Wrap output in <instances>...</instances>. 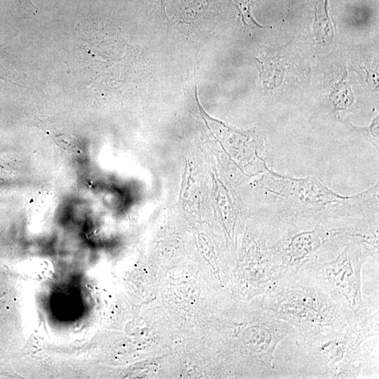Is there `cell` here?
I'll use <instances>...</instances> for the list:
<instances>
[{
  "mask_svg": "<svg viewBox=\"0 0 379 379\" xmlns=\"http://www.w3.org/2000/svg\"><path fill=\"white\" fill-rule=\"evenodd\" d=\"M378 310L366 318L335 329L297 336L294 359L303 368L305 378H359L363 371L362 345L378 336Z\"/></svg>",
  "mask_w": 379,
  "mask_h": 379,
  "instance_id": "1",
  "label": "cell"
},
{
  "mask_svg": "<svg viewBox=\"0 0 379 379\" xmlns=\"http://www.w3.org/2000/svg\"><path fill=\"white\" fill-rule=\"evenodd\" d=\"M257 185L280 201L284 214L340 220L363 216L378 207V184L354 195L342 196L314 176L295 178L266 166Z\"/></svg>",
  "mask_w": 379,
  "mask_h": 379,
  "instance_id": "2",
  "label": "cell"
},
{
  "mask_svg": "<svg viewBox=\"0 0 379 379\" xmlns=\"http://www.w3.org/2000/svg\"><path fill=\"white\" fill-rule=\"evenodd\" d=\"M263 230L281 279L295 277L322 253L347 244L338 222L322 216L281 213L274 225Z\"/></svg>",
  "mask_w": 379,
  "mask_h": 379,
  "instance_id": "3",
  "label": "cell"
},
{
  "mask_svg": "<svg viewBox=\"0 0 379 379\" xmlns=\"http://www.w3.org/2000/svg\"><path fill=\"white\" fill-rule=\"evenodd\" d=\"M261 304L273 317L293 326L297 336L352 324L323 290L295 277L280 279L262 295Z\"/></svg>",
  "mask_w": 379,
  "mask_h": 379,
  "instance_id": "4",
  "label": "cell"
},
{
  "mask_svg": "<svg viewBox=\"0 0 379 379\" xmlns=\"http://www.w3.org/2000/svg\"><path fill=\"white\" fill-rule=\"evenodd\" d=\"M333 260L306 265L295 276L323 290L354 323L366 318L368 310L362 296L361 271L370 257L359 243L351 241Z\"/></svg>",
  "mask_w": 379,
  "mask_h": 379,
  "instance_id": "5",
  "label": "cell"
},
{
  "mask_svg": "<svg viewBox=\"0 0 379 379\" xmlns=\"http://www.w3.org/2000/svg\"><path fill=\"white\" fill-rule=\"evenodd\" d=\"M246 240L239 289L247 297L263 295L281 279L280 267L269 248L263 228L253 227Z\"/></svg>",
  "mask_w": 379,
  "mask_h": 379,
  "instance_id": "6",
  "label": "cell"
},
{
  "mask_svg": "<svg viewBox=\"0 0 379 379\" xmlns=\"http://www.w3.org/2000/svg\"><path fill=\"white\" fill-rule=\"evenodd\" d=\"M215 0H180L178 18L183 22H193L213 13Z\"/></svg>",
  "mask_w": 379,
  "mask_h": 379,
  "instance_id": "7",
  "label": "cell"
},
{
  "mask_svg": "<svg viewBox=\"0 0 379 379\" xmlns=\"http://www.w3.org/2000/svg\"><path fill=\"white\" fill-rule=\"evenodd\" d=\"M329 98L334 110L341 114H345L354 101L351 88L343 80L335 85Z\"/></svg>",
  "mask_w": 379,
  "mask_h": 379,
  "instance_id": "8",
  "label": "cell"
},
{
  "mask_svg": "<svg viewBox=\"0 0 379 379\" xmlns=\"http://www.w3.org/2000/svg\"><path fill=\"white\" fill-rule=\"evenodd\" d=\"M19 6L22 8L23 12L30 18H36L39 15L38 8L30 0H15Z\"/></svg>",
  "mask_w": 379,
  "mask_h": 379,
  "instance_id": "9",
  "label": "cell"
},
{
  "mask_svg": "<svg viewBox=\"0 0 379 379\" xmlns=\"http://www.w3.org/2000/svg\"><path fill=\"white\" fill-rule=\"evenodd\" d=\"M251 2L252 0H234L235 5L239 10L244 20L245 18L251 19V20H253L250 11Z\"/></svg>",
  "mask_w": 379,
  "mask_h": 379,
  "instance_id": "10",
  "label": "cell"
},
{
  "mask_svg": "<svg viewBox=\"0 0 379 379\" xmlns=\"http://www.w3.org/2000/svg\"><path fill=\"white\" fill-rule=\"evenodd\" d=\"M157 1L159 4V6L161 8V12L163 13V15L166 16L164 0H157Z\"/></svg>",
  "mask_w": 379,
  "mask_h": 379,
  "instance_id": "11",
  "label": "cell"
}]
</instances>
